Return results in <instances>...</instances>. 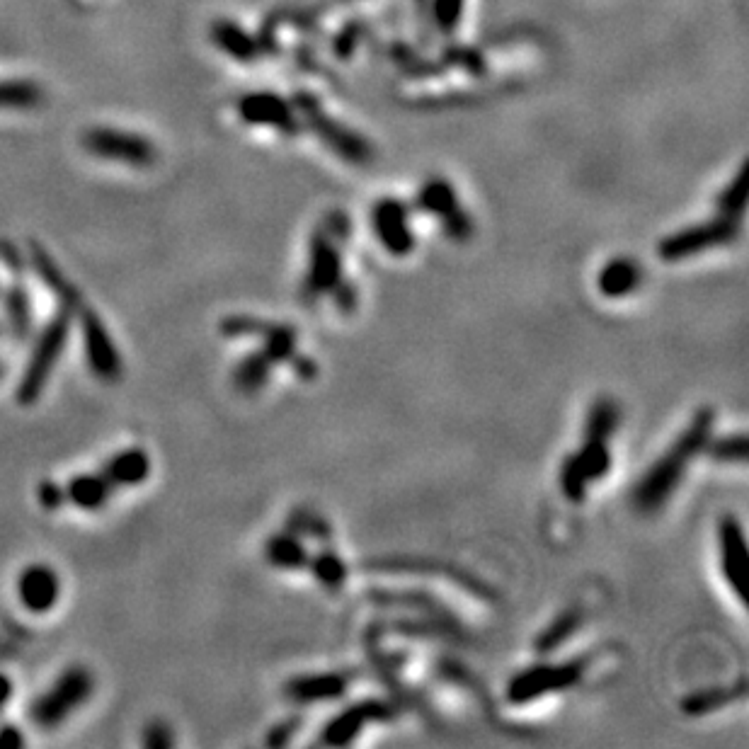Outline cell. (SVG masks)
I'll use <instances>...</instances> for the list:
<instances>
[{
    "mask_svg": "<svg viewBox=\"0 0 749 749\" xmlns=\"http://www.w3.org/2000/svg\"><path fill=\"white\" fill-rule=\"evenodd\" d=\"M713 430H716V408L703 405L691 415L689 425L677 434V439L662 451L660 459L640 476L636 488L631 490V502L638 512L653 514L670 502V497L684 483L691 463L706 449Z\"/></svg>",
    "mask_w": 749,
    "mask_h": 749,
    "instance_id": "cell-1",
    "label": "cell"
},
{
    "mask_svg": "<svg viewBox=\"0 0 749 749\" xmlns=\"http://www.w3.org/2000/svg\"><path fill=\"white\" fill-rule=\"evenodd\" d=\"M350 219L340 211L325 216V221L316 228L308 245V270L301 284L303 306H313L323 296H333V291L345 282V260H342V245L350 238Z\"/></svg>",
    "mask_w": 749,
    "mask_h": 749,
    "instance_id": "cell-2",
    "label": "cell"
},
{
    "mask_svg": "<svg viewBox=\"0 0 749 749\" xmlns=\"http://www.w3.org/2000/svg\"><path fill=\"white\" fill-rule=\"evenodd\" d=\"M590 655L575 657V660L565 662H539L526 670L517 672L507 682L505 696L512 706H526L546 699L551 694H563V691L573 689L587 677L590 672Z\"/></svg>",
    "mask_w": 749,
    "mask_h": 749,
    "instance_id": "cell-3",
    "label": "cell"
},
{
    "mask_svg": "<svg viewBox=\"0 0 749 749\" xmlns=\"http://www.w3.org/2000/svg\"><path fill=\"white\" fill-rule=\"evenodd\" d=\"M71 313L73 311L61 306V311L44 325L37 342H34L30 362H27L25 371H22L20 386H17V400L25 408L37 403L44 388H47L49 376L54 374L56 364H59L61 354H64L68 333H71Z\"/></svg>",
    "mask_w": 749,
    "mask_h": 749,
    "instance_id": "cell-4",
    "label": "cell"
},
{
    "mask_svg": "<svg viewBox=\"0 0 749 749\" xmlns=\"http://www.w3.org/2000/svg\"><path fill=\"white\" fill-rule=\"evenodd\" d=\"M95 677L88 667L71 665L30 706V720L37 728L51 730L78 711L93 696Z\"/></svg>",
    "mask_w": 749,
    "mask_h": 749,
    "instance_id": "cell-5",
    "label": "cell"
},
{
    "mask_svg": "<svg viewBox=\"0 0 749 749\" xmlns=\"http://www.w3.org/2000/svg\"><path fill=\"white\" fill-rule=\"evenodd\" d=\"M609 439L582 437V447L565 456L558 471L560 493L570 505H582L590 485L602 483L609 476L614 459H611Z\"/></svg>",
    "mask_w": 749,
    "mask_h": 749,
    "instance_id": "cell-6",
    "label": "cell"
},
{
    "mask_svg": "<svg viewBox=\"0 0 749 749\" xmlns=\"http://www.w3.org/2000/svg\"><path fill=\"white\" fill-rule=\"evenodd\" d=\"M740 226L742 219L718 214L716 219L682 228V231L662 238V243L657 245V255L665 262L689 260V257L703 255L713 248H723V245L735 243L737 236H740Z\"/></svg>",
    "mask_w": 749,
    "mask_h": 749,
    "instance_id": "cell-7",
    "label": "cell"
},
{
    "mask_svg": "<svg viewBox=\"0 0 749 749\" xmlns=\"http://www.w3.org/2000/svg\"><path fill=\"white\" fill-rule=\"evenodd\" d=\"M80 335H83V352L88 367L102 383H117L124 376L122 354L114 345L110 330L105 328L100 316L88 306H80Z\"/></svg>",
    "mask_w": 749,
    "mask_h": 749,
    "instance_id": "cell-8",
    "label": "cell"
},
{
    "mask_svg": "<svg viewBox=\"0 0 749 749\" xmlns=\"http://www.w3.org/2000/svg\"><path fill=\"white\" fill-rule=\"evenodd\" d=\"M80 144L97 158L117 160V163L136 165V168H146L156 160V146L144 136L129 134V131L95 127L85 131Z\"/></svg>",
    "mask_w": 749,
    "mask_h": 749,
    "instance_id": "cell-9",
    "label": "cell"
},
{
    "mask_svg": "<svg viewBox=\"0 0 749 749\" xmlns=\"http://www.w3.org/2000/svg\"><path fill=\"white\" fill-rule=\"evenodd\" d=\"M371 231L388 255L408 257L415 250V233L410 228V207L396 197H383L371 209Z\"/></svg>",
    "mask_w": 749,
    "mask_h": 749,
    "instance_id": "cell-10",
    "label": "cell"
},
{
    "mask_svg": "<svg viewBox=\"0 0 749 749\" xmlns=\"http://www.w3.org/2000/svg\"><path fill=\"white\" fill-rule=\"evenodd\" d=\"M398 716V708L391 701L364 699L335 716L320 733V742L328 747H345L364 733L371 723H388Z\"/></svg>",
    "mask_w": 749,
    "mask_h": 749,
    "instance_id": "cell-11",
    "label": "cell"
},
{
    "mask_svg": "<svg viewBox=\"0 0 749 749\" xmlns=\"http://www.w3.org/2000/svg\"><path fill=\"white\" fill-rule=\"evenodd\" d=\"M718 553L720 570L725 582L740 602H745V577H747V539L740 519L735 514H723L718 522Z\"/></svg>",
    "mask_w": 749,
    "mask_h": 749,
    "instance_id": "cell-12",
    "label": "cell"
},
{
    "mask_svg": "<svg viewBox=\"0 0 749 749\" xmlns=\"http://www.w3.org/2000/svg\"><path fill=\"white\" fill-rule=\"evenodd\" d=\"M61 580L47 563H32L17 577V599L30 614H47L59 604Z\"/></svg>",
    "mask_w": 749,
    "mask_h": 749,
    "instance_id": "cell-13",
    "label": "cell"
},
{
    "mask_svg": "<svg viewBox=\"0 0 749 749\" xmlns=\"http://www.w3.org/2000/svg\"><path fill=\"white\" fill-rule=\"evenodd\" d=\"M352 677L345 672H318V674H296L284 684V699L296 706L308 703L335 701L347 694Z\"/></svg>",
    "mask_w": 749,
    "mask_h": 749,
    "instance_id": "cell-14",
    "label": "cell"
},
{
    "mask_svg": "<svg viewBox=\"0 0 749 749\" xmlns=\"http://www.w3.org/2000/svg\"><path fill=\"white\" fill-rule=\"evenodd\" d=\"M369 568L386 570V573H417V570H439V577H447L454 585H461L463 590L476 594L480 599H495L493 590L485 582H480L476 575L463 573L461 568L451 563H439V560H376L369 563Z\"/></svg>",
    "mask_w": 749,
    "mask_h": 749,
    "instance_id": "cell-15",
    "label": "cell"
},
{
    "mask_svg": "<svg viewBox=\"0 0 749 749\" xmlns=\"http://www.w3.org/2000/svg\"><path fill=\"white\" fill-rule=\"evenodd\" d=\"M643 284V267L633 257L619 255L604 262L597 274V291L609 301L628 299Z\"/></svg>",
    "mask_w": 749,
    "mask_h": 749,
    "instance_id": "cell-16",
    "label": "cell"
},
{
    "mask_svg": "<svg viewBox=\"0 0 749 749\" xmlns=\"http://www.w3.org/2000/svg\"><path fill=\"white\" fill-rule=\"evenodd\" d=\"M100 473L112 488H136L151 476V456L141 447H127L102 463Z\"/></svg>",
    "mask_w": 749,
    "mask_h": 749,
    "instance_id": "cell-17",
    "label": "cell"
},
{
    "mask_svg": "<svg viewBox=\"0 0 749 749\" xmlns=\"http://www.w3.org/2000/svg\"><path fill=\"white\" fill-rule=\"evenodd\" d=\"M30 257H32V267L37 272V277L42 279L44 287H47L56 299L61 301V306L68 308V311H78L83 306V299H80V291L73 287L71 282L66 279V274L61 272V267L56 265V260L51 257L37 240L30 243Z\"/></svg>",
    "mask_w": 749,
    "mask_h": 749,
    "instance_id": "cell-18",
    "label": "cell"
},
{
    "mask_svg": "<svg viewBox=\"0 0 749 749\" xmlns=\"http://www.w3.org/2000/svg\"><path fill=\"white\" fill-rule=\"evenodd\" d=\"M747 694V679L740 677L735 684L711 686V689H699L686 694L679 708L686 718H703L708 713H716L720 708L730 706V703L742 701Z\"/></svg>",
    "mask_w": 749,
    "mask_h": 749,
    "instance_id": "cell-19",
    "label": "cell"
},
{
    "mask_svg": "<svg viewBox=\"0 0 749 749\" xmlns=\"http://www.w3.org/2000/svg\"><path fill=\"white\" fill-rule=\"evenodd\" d=\"M238 114L243 122L257 124V127H279L289 129L291 127V110L287 102L279 95L272 93H253L240 97L238 102Z\"/></svg>",
    "mask_w": 749,
    "mask_h": 749,
    "instance_id": "cell-20",
    "label": "cell"
},
{
    "mask_svg": "<svg viewBox=\"0 0 749 749\" xmlns=\"http://www.w3.org/2000/svg\"><path fill=\"white\" fill-rule=\"evenodd\" d=\"M112 485L102 473H78L66 483L64 495L73 507L83 512H97L110 502Z\"/></svg>",
    "mask_w": 749,
    "mask_h": 749,
    "instance_id": "cell-21",
    "label": "cell"
},
{
    "mask_svg": "<svg viewBox=\"0 0 749 749\" xmlns=\"http://www.w3.org/2000/svg\"><path fill=\"white\" fill-rule=\"evenodd\" d=\"M265 560L272 565L274 570H287V573H296V570L308 568V548L303 543L301 536H296L294 531H277L272 534L265 543Z\"/></svg>",
    "mask_w": 749,
    "mask_h": 749,
    "instance_id": "cell-22",
    "label": "cell"
},
{
    "mask_svg": "<svg viewBox=\"0 0 749 749\" xmlns=\"http://www.w3.org/2000/svg\"><path fill=\"white\" fill-rule=\"evenodd\" d=\"M415 207L417 211H422V214H430L434 219L444 221L461 209V202L459 194H456L454 185H451L449 180H444V177H432V180H427L425 185L417 190Z\"/></svg>",
    "mask_w": 749,
    "mask_h": 749,
    "instance_id": "cell-23",
    "label": "cell"
},
{
    "mask_svg": "<svg viewBox=\"0 0 749 749\" xmlns=\"http://www.w3.org/2000/svg\"><path fill=\"white\" fill-rule=\"evenodd\" d=\"M582 623H585V609H582V606H568L565 611H560L556 619L539 633V638L534 640L536 653L551 655L553 650H558L560 645L568 643V640L580 631Z\"/></svg>",
    "mask_w": 749,
    "mask_h": 749,
    "instance_id": "cell-24",
    "label": "cell"
},
{
    "mask_svg": "<svg viewBox=\"0 0 749 749\" xmlns=\"http://www.w3.org/2000/svg\"><path fill=\"white\" fill-rule=\"evenodd\" d=\"M262 340L260 350L272 359L274 367L277 364H294V359L299 357V330L289 323H270L267 320L265 330L257 335Z\"/></svg>",
    "mask_w": 749,
    "mask_h": 749,
    "instance_id": "cell-25",
    "label": "cell"
},
{
    "mask_svg": "<svg viewBox=\"0 0 749 749\" xmlns=\"http://www.w3.org/2000/svg\"><path fill=\"white\" fill-rule=\"evenodd\" d=\"M272 371V359L262 350H255L245 354L236 364V369H233V386H236L240 393H245V396H253V393H260L262 388L270 383Z\"/></svg>",
    "mask_w": 749,
    "mask_h": 749,
    "instance_id": "cell-26",
    "label": "cell"
},
{
    "mask_svg": "<svg viewBox=\"0 0 749 749\" xmlns=\"http://www.w3.org/2000/svg\"><path fill=\"white\" fill-rule=\"evenodd\" d=\"M623 420L619 400L611 396H599L592 400L590 410H587L585 427H582V437H597V439H614L619 432Z\"/></svg>",
    "mask_w": 749,
    "mask_h": 749,
    "instance_id": "cell-27",
    "label": "cell"
},
{
    "mask_svg": "<svg viewBox=\"0 0 749 749\" xmlns=\"http://www.w3.org/2000/svg\"><path fill=\"white\" fill-rule=\"evenodd\" d=\"M308 570L316 577L318 585L328 592H340L342 587H345L347 575H350L345 558H342L330 543H325V546L320 548L316 558L308 560Z\"/></svg>",
    "mask_w": 749,
    "mask_h": 749,
    "instance_id": "cell-28",
    "label": "cell"
},
{
    "mask_svg": "<svg viewBox=\"0 0 749 749\" xmlns=\"http://www.w3.org/2000/svg\"><path fill=\"white\" fill-rule=\"evenodd\" d=\"M211 39L224 54L233 56L236 61H253L257 56V44L250 34L243 32V27H238L231 20H219L211 27Z\"/></svg>",
    "mask_w": 749,
    "mask_h": 749,
    "instance_id": "cell-29",
    "label": "cell"
},
{
    "mask_svg": "<svg viewBox=\"0 0 749 749\" xmlns=\"http://www.w3.org/2000/svg\"><path fill=\"white\" fill-rule=\"evenodd\" d=\"M3 313L5 320H8L10 333H13L17 340H25V337L32 333V303L20 282L13 284V287L8 289V294H5Z\"/></svg>",
    "mask_w": 749,
    "mask_h": 749,
    "instance_id": "cell-30",
    "label": "cell"
},
{
    "mask_svg": "<svg viewBox=\"0 0 749 749\" xmlns=\"http://www.w3.org/2000/svg\"><path fill=\"white\" fill-rule=\"evenodd\" d=\"M703 454H708V459L713 463H725V466H742L747 463L749 456V444L745 432L725 434V437L708 439Z\"/></svg>",
    "mask_w": 749,
    "mask_h": 749,
    "instance_id": "cell-31",
    "label": "cell"
},
{
    "mask_svg": "<svg viewBox=\"0 0 749 749\" xmlns=\"http://www.w3.org/2000/svg\"><path fill=\"white\" fill-rule=\"evenodd\" d=\"M42 97V88L27 80H0V110H30Z\"/></svg>",
    "mask_w": 749,
    "mask_h": 749,
    "instance_id": "cell-32",
    "label": "cell"
},
{
    "mask_svg": "<svg viewBox=\"0 0 749 749\" xmlns=\"http://www.w3.org/2000/svg\"><path fill=\"white\" fill-rule=\"evenodd\" d=\"M287 529L294 531L301 539H316L320 543H330V539H333V529H330L328 519L308 510V507H299L296 512H291Z\"/></svg>",
    "mask_w": 749,
    "mask_h": 749,
    "instance_id": "cell-33",
    "label": "cell"
},
{
    "mask_svg": "<svg viewBox=\"0 0 749 749\" xmlns=\"http://www.w3.org/2000/svg\"><path fill=\"white\" fill-rule=\"evenodd\" d=\"M745 207H747V173H745V168H742L733 180V185H728L723 192L718 194V211L725 216L742 219Z\"/></svg>",
    "mask_w": 749,
    "mask_h": 749,
    "instance_id": "cell-34",
    "label": "cell"
},
{
    "mask_svg": "<svg viewBox=\"0 0 749 749\" xmlns=\"http://www.w3.org/2000/svg\"><path fill=\"white\" fill-rule=\"evenodd\" d=\"M267 320L255 316H228L221 320L219 333L226 337H257L265 330Z\"/></svg>",
    "mask_w": 749,
    "mask_h": 749,
    "instance_id": "cell-35",
    "label": "cell"
},
{
    "mask_svg": "<svg viewBox=\"0 0 749 749\" xmlns=\"http://www.w3.org/2000/svg\"><path fill=\"white\" fill-rule=\"evenodd\" d=\"M141 742H144V747L148 749H168L175 745V735L168 723H163V720H153V723L146 725Z\"/></svg>",
    "mask_w": 749,
    "mask_h": 749,
    "instance_id": "cell-36",
    "label": "cell"
},
{
    "mask_svg": "<svg viewBox=\"0 0 749 749\" xmlns=\"http://www.w3.org/2000/svg\"><path fill=\"white\" fill-rule=\"evenodd\" d=\"M463 3L466 0H434V17L444 30H454L461 22Z\"/></svg>",
    "mask_w": 749,
    "mask_h": 749,
    "instance_id": "cell-37",
    "label": "cell"
},
{
    "mask_svg": "<svg viewBox=\"0 0 749 749\" xmlns=\"http://www.w3.org/2000/svg\"><path fill=\"white\" fill-rule=\"evenodd\" d=\"M330 299H333L337 311L345 313V316H350V313L357 311V306H359V291H357V287H354V282L345 279V282H342L340 287L333 291V296H330Z\"/></svg>",
    "mask_w": 749,
    "mask_h": 749,
    "instance_id": "cell-38",
    "label": "cell"
},
{
    "mask_svg": "<svg viewBox=\"0 0 749 749\" xmlns=\"http://www.w3.org/2000/svg\"><path fill=\"white\" fill-rule=\"evenodd\" d=\"M301 728V720L299 718H287L282 720V723H277L274 728L267 733L265 737V745L267 747H284L289 745L291 737H294L296 733H299Z\"/></svg>",
    "mask_w": 749,
    "mask_h": 749,
    "instance_id": "cell-39",
    "label": "cell"
},
{
    "mask_svg": "<svg viewBox=\"0 0 749 749\" xmlns=\"http://www.w3.org/2000/svg\"><path fill=\"white\" fill-rule=\"evenodd\" d=\"M39 502H42L44 510H59V507L66 502L64 488L51 483V480H44V483L39 485Z\"/></svg>",
    "mask_w": 749,
    "mask_h": 749,
    "instance_id": "cell-40",
    "label": "cell"
},
{
    "mask_svg": "<svg viewBox=\"0 0 749 749\" xmlns=\"http://www.w3.org/2000/svg\"><path fill=\"white\" fill-rule=\"evenodd\" d=\"M25 745V737H22L20 728L13 723L0 725V747H22Z\"/></svg>",
    "mask_w": 749,
    "mask_h": 749,
    "instance_id": "cell-41",
    "label": "cell"
},
{
    "mask_svg": "<svg viewBox=\"0 0 749 749\" xmlns=\"http://www.w3.org/2000/svg\"><path fill=\"white\" fill-rule=\"evenodd\" d=\"M10 699H13V679L0 672V711L8 706Z\"/></svg>",
    "mask_w": 749,
    "mask_h": 749,
    "instance_id": "cell-42",
    "label": "cell"
},
{
    "mask_svg": "<svg viewBox=\"0 0 749 749\" xmlns=\"http://www.w3.org/2000/svg\"><path fill=\"white\" fill-rule=\"evenodd\" d=\"M0 376H3V364H0Z\"/></svg>",
    "mask_w": 749,
    "mask_h": 749,
    "instance_id": "cell-43",
    "label": "cell"
}]
</instances>
